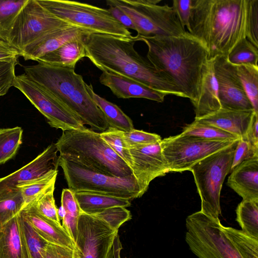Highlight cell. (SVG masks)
I'll use <instances>...</instances> for the list:
<instances>
[{
  "mask_svg": "<svg viewBox=\"0 0 258 258\" xmlns=\"http://www.w3.org/2000/svg\"><path fill=\"white\" fill-rule=\"evenodd\" d=\"M137 36L120 37L88 32L85 36L86 57L102 72L138 81L165 95L181 97L174 84L135 49Z\"/></svg>",
  "mask_w": 258,
  "mask_h": 258,
  "instance_id": "obj_3",
  "label": "cell"
},
{
  "mask_svg": "<svg viewBox=\"0 0 258 258\" xmlns=\"http://www.w3.org/2000/svg\"><path fill=\"white\" fill-rule=\"evenodd\" d=\"M95 216L106 222L112 229L117 231L122 224L132 219L131 212L126 208L120 206L106 209Z\"/></svg>",
  "mask_w": 258,
  "mask_h": 258,
  "instance_id": "obj_41",
  "label": "cell"
},
{
  "mask_svg": "<svg viewBox=\"0 0 258 258\" xmlns=\"http://www.w3.org/2000/svg\"><path fill=\"white\" fill-rule=\"evenodd\" d=\"M137 36L148 46L149 61L174 84L181 97L194 102L202 70L208 59L204 44L187 31L177 36Z\"/></svg>",
  "mask_w": 258,
  "mask_h": 258,
  "instance_id": "obj_2",
  "label": "cell"
},
{
  "mask_svg": "<svg viewBox=\"0 0 258 258\" xmlns=\"http://www.w3.org/2000/svg\"><path fill=\"white\" fill-rule=\"evenodd\" d=\"M123 132L109 127L100 134L103 140L131 168L132 157L129 150L124 145Z\"/></svg>",
  "mask_w": 258,
  "mask_h": 258,
  "instance_id": "obj_37",
  "label": "cell"
},
{
  "mask_svg": "<svg viewBox=\"0 0 258 258\" xmlns=\"http://www.w3.org/2000/svg\"><path fill=\"white\" fill-rule=\"evenodd\" d=\"M212 59L221 109L253 110L235 66L229 62L226 56H218Z\"/></svg>",
  "mask_w": 258,
  "mask_h": 258,
  "instance_id": "obj_15",
  "label": "cell"
},
{
  "mask_svg": "<svg viewBox=\"0 0 258 258\" xmlns=\"http://www.w3.org/2000/svg\"><path fill=\"white\" fill-rule=\"evenodd\" d=\"M234 65L248 64L258 67V48L246 38L239 40L226 56Z\"/></svg>",
  "mask_w": 258,
  "mask_h": 258,
  "instance_id": "obj_34",
  "label": "cell"
},
{
  "mask_svg": "<svg viewBox=\"0 0 258 258\" xmlns=\"http://www.w3.org/2000/svg\"><path fill=\"white\" fill-rule=\"evenodd\" d=\"M246 38L258 48V0H252Z\"/></svg>",
  "mask_w": 258,
  "mask_h": 258,
  "instance_id": "obj_46",
  "label": "cell"
},
{
  "mask_svg": "<svg viewBox=\"0 0 258 258\" xmlns=\"http://www.w3.org/2000/svg\"><path fill=\"white\" fill-rule=\"evenodd\" d=\"M243 139L258 148V114L254 113L248 131Z\"/></svg>",
  "mask_w": 258,
  "mask_h": 258,
  "instance_id": "obj_50",
  "label": "cell"
},
{
  "mask_svg": "<svg viewBox=\"0 0 258 258\" xmlns=\"http://www.w3.org/2000/svg\"><path fill=\"white\" fill-rule=\"evenodd\" d=\"M59 156L102 174L133 176L130 167L103 140L100 133L85 127L63 131L55 143Z\"/></svg>",
  "mask_w": 258,
  "mask_h": 258,
  "instance_id": "obj_5",
  "label": "cell"
},
{
  "mask_svg": "<svg viewBox=\"0 0 258 258\" xmlns=\"http://www.w3.org/2000/svg\"><path fill=\"white\" fill-rule=\"evenodd\" d=\"M192 104L195 108V118L202 117L221 108L213 59H208L203 67L198 96Z\"/></svg>",
  "mask_w": 258,
  "mask_h": 258,
  "instance_id": "obj_21",
  "label": "cell"
},
{
  "mask_svg": "<svg viewBox=\"0 0 258 258\" xmlns=\"http://www.w3.org/2000/svg\"><path fill=\"white\" fill-rule=\"evenodd\" d=\"M122 249V245L117 233L114 237L107 258H120V251Z\"/></svg>",
  "mask_w": 258,
  "mask_h": 258,
  "instance_id": "obj_51",
  "label": "cell"
},
{
  "mask_svg": "<svg viewBox=\"0 0 258 258\" xmlns=\"http://www.w3.org/2000/svg\"><path fill=\"white\" fill-rule=\"evenodd\" d=\"M256 157H258V148L246 140L240 139L235 150L230 172L243 161Z\"/></svg>",
  "mask_w": 258,
  "mask_h": 258,
  "instance_id": "obj_42",
  "label": "cell"
},
{
  "mask_svg": "<svg viewBox=\"0 0 258 258\" xmlns=\"http://www.w3.org/2000/svg\"><path fill=\"white\" fill-rule=\"evenodd\" d=\"M99 80L119 98H145L163 102L166 96L138 81L114 73L104 72Z\"/></svg>",
  "mask_w": 258,
  "mask_h": 258,
  "instance_id": "obj_19",
  "label": "cell"
},
{
  "mask_svg": "<svg viewBox=\"0 0 258 258\" xmlns=\"http://www.w3.org/2000/svg\"><path fill=\"white\" fill-rule=\"evenodd\" d=\"M13 86L19 90L45 117L51 127L62 132L86 127L78 116L25 73L16 76Z\"/></svg>",
  "mask_w": 258,
  "mask_h": 258,
  "instance_id": "obj_13",
  "label": "cell"
},
{
  "mask_svg": "<svg viewBox=\"0 0 258 258\" xmlns=\"http://www.w3.org/2000/svg\"><path fill=\"white\" fill-rule=\"evenodd\" d=\"M252 0H191V35L206 46L208 59L227 56L246 38Z\"/></svg>",
  "mask_w": 258,
  "mask_h": 258,
  "instance_id": "obj_1",
  "label": "cell"
},
{
  "mask_svg": "<svg viewBox=\"0 0 258 258\" xmlns=\"http://www.w3.org/2000/svg\"><path fill=\"white\" fill-rule=\"evenodd\" d=\"M46 258H74V249L48 243L45 248Z\"/></svg>",
  "mask_w": 258,
  "mask_h": 258,
  "instance_id": "obj_47",
  "label": "cell"
},
{
  "mask_svg": "<svg viewBox=\"0 0 258 258\" xmlns=\"http://www.w3.org/2000/svg\"><path fill=\"white\" fill-rule=\"evenodd\" d=\"M21 127L0 129V165L14 158L22 144Z\"/></svg>",
  "mask_w": 258,
  "mask_h": 258,
  "instance_id": "obj_33",
  "label": "cell"
},
{
  "mask_svg": "<svg viewBox=\"0 0 258 258\" xmlns=\"http://www.w3.org/2000/svg\"><path fill=\"white\" fill-rule=\"evenodd\" d=\"M109 7L108 10L118 22L126 29H130L135 31V27L128 16L118 7L109 4H106Z\"/></svg>",
  "mask_w": 258,
  "mask_h": 258,
  "instance_id": "obj_48",
  "label": "cell"
},
{
  "mask_svg": "<svg viewBox=\"0 0 258 258\" xmlns=\"http://www.w3.org/2000/svg\"><path fill=\"white\" fill-rule=\"evenodd\" d=\"M61 206L64 214L78 218L82 212L75 198L74 192L69 188H64L61 196Z\"/></svg>",
  "mask_w": 258,
  "mask_h": 258,
  "instance_id": "obj_44",
  "label": "cell"
},
{
  "mask_svg": "<svg viewBox=\"0 0 258 258\" xmlns=\"http://www.w3.org/2000/svg\"><path fill=\"white\" fill-rule=\"evenodd\" d=\"M90 31L81 27L69 25L50 31L27 45L21 56L25 60L37 61L74 38L86 35Z\"/></svg>",
  "mask_w": 258,
  "mask_h": 258,
  "instance_id": "obj_18",
  "label": "cell"
},
{
  "mask_svg": "<svg viewBox=\"0 0 258 258\" xmlns=\"http://www.w3.org/2000/svg\"><path fill=\"white\" fill-rule=\"evenodd\" d=\"M23 218L42 238L48 243L75 249V242L60 223L41 215L32 204L21 211Z\"/></svg>",
  "mask_w": 258,
  "mask_h": 258,
  "instance_id": "obj_20",
  "label": "cell"
},
{
  "mask_svg": "<svg viewBox=\"0 0 258 258\" xmlns=\"http://www.w3.org/2000/svg\"><path fill=\"white\" fill-rule=\"evenodd\" d=\"M181 133L184 135L198 137L209 140L236 141L238 137L216 127L194 121L186 125Z\"/></svg>",
  "mask_w": 258,
  "mask_h": 258,
  "instance_id": "obj_35",
  "label": "cell"
},
{
  "mask_svg": "<svg viewBox=\"0 0 258 258\" xmlns=\"http://www.w3.org/2000/svg\"><path fill=\"white\" fill-rule=\"evenodd\" d=\"M82 213L91 215L98 214L106 209L116 206L127 208L131 200L90 191L74 192Z\"/></svg>",
  "mask_w": 258,
  "mask_h": 258,
  "instance_id": "obj_26",
  "label": "cell"
},
{
  "mask_svg": "<svg viewBox=\"0 0 258 258\" xmlns=\"http://www.w3.org/2000/svg\"><path fill=\"white\" fill-rule=\"evenodd\" d=\"M235 66L253 110L258 114V67L248 64Z\"/></svg>",
  "mask_w": 258,
  "mask_h": 258,
  "instance_id": "obj_32",
  "label": "cell"
},
{
  "mask_svg": "<svg viewBox=\"0 0 258 258\" xmlns=\"http://www.w3.org/2000/svg\"><path fill=\"white\" fill-rule=\"evenodd\" d=\"M24 69L29 79L53 95L84 125L100 133L109 127L103 113L89 94L83 77L77 74L75 69L38 62L37 64L25 66Z\"/></svg>",
  "mask_w": 258,
  "mask_h": 258,
  "instance_id": "obj_4",
  "label": "cell"
},
{
  "mask_svg": "<svg viewBox=\"0 0 258 258\" xmlns=\"http://www.w3.org/2000/svg\"><path fill=\"white\" fill-rule=\"evenodd\" d=\"M91 98L103 113L109 127L124 132L134 129L132 120L116 104L97 94L91 84L86 85Z\"/></svg>",
  "mask_w": 258,
  "mask_h": 258,
  "instance_id": "obj_27",
  "label": "cell"
},
{
  "mask_svg": "<svg viewBox=\"0 0 258 258\" xmlns=\"http://www.w3.org/2000/svg\"><path fill=\"white\" fill-rule=\"evenodd\" d=\"M57 165L61 168L68 188L73 192L90 191L131 201L144 195L134 175L125 177L107 175L60 156L57 157Z\"/></svg>",
  "mask_w": 258,
  "mask_h": 258,
  "instance_id": "obj_9",
  "label": "cell"
},
{
  "mask_svg": "<svg viewBox=\"0 0 258 258\" xmlns=\"http://www.w3.org/2000/svg\"><path fill=\"white\" fill-rule=\"evenodd\" d=\"M219 219L201 211L187 217L185 240L198 258H242L222 229Z\"/></svg>",
  "mask_w": 258,
  "mask_h": 258,
  "instance_id": "obj_10",
  "label": "cell"
},
{
  "mask_svg": "<svg viewBox=\"0 0 258 258\" xmlns=\"http://www.w3.org/2000/svg\"><path fill=\"white\" fill-rule=\"evenodd\" d=\"M222 229L242 258H258V239L242 230L222 225Z\"/></svg>",
  "mask_w": 258,
  "mask_h": 258,
  "instance_id": "obj_30",
  "label": "cell"
},
{
  "mask_svg": "<svg viewBox=\"0 0 258 258\" xmlns=\"http://www.w3.org/2000/svg\"><path fill=\"white\" fill-rule=\"evenodd\" d=\"M57 152L55 143H52L28 164L0 178V191L17 188L20 184L38 178L52 169H57Z\"/></svg>",
  "mask_w": 258,
  "mask_h": 258,
  "instance_id": "obj_17",
  "label": "cell"
},
{
  "mask_svg": "<svg viewBox=\"0 0 258 258\" xmlns=\"http://www.w3.org/2000/svg\"><path fill=\"white\" fill-rule=\"evenodd\" d=\"M161 0H107L132 20L140 37L177 36L186 31L172 6L159 5Z\"/></svg>",
  "mask_w": 258,
  "mask_h": 258,
  "instance_id": "obj_6",
  "label": "cell"
},
{
  "mask_svg": "<svg viewBox=\"0 0 258 258\" xmlns=\"http://www.w3.org/2000/svg\"><path fill=\"white\" fill-rule=\"evenodd\" d=\"M160 142L128 149L132 157L133 175L144 194L153 179L169 172Z\"/></svg>",
  "mask_w": 258,
  "mask_h": 258,
  "instance_id": "obj_16",
  "label": "cell"
},
{
  "mask_svg": "<svg viewBox=\"0 0 258 258\" xmlns=\"http://www.w3.org/2000/svg\"><path fill=\"white\" fill-rule=\"evenodd\" d=\"M0 258H29L20 213L0 226Z\"/></svg>",
  "mask_w": 258,
  "mask_h": 258,
  "instance_id": "obj_24",
  "label": "cell"
},
{
  "mask_svg": "<svg viewBox=\"0 0 258 258\" xmlns=\"http://www.w3.org/2000/svg\"><path fill=\"white\" fill-rule=\"evenodd\" d=\"M238 140L199 161L189 170L201 198L200 211L215 219L221 214V191L226 176L230 172Z\"/></svg>",
  "mask_w": 258,
  "mask_h": 258,
  "instance_id": "obj_7",
  "label": "cell"
},
{
  "mask_svg": "<svg viewBox=\"0 0 258 258\" xmlns=\"http://www.w3.org/2000/svg\"><path fill=\"white\" fill-rule=\"evenodd\" d=\"M54 188L55 186H52L30 204H32L42 216L60 223L53 196Z\"/></svg>",
  "mask_w": 258,
  "mask_h": 258,
  "instance_id": "obj_39",
  "label": "cell"
},
{
  "mask_svg": "<svg viewBox=\"0 0 258 258\" xmlns=\"http://www.w3.org/2000/svg\"><path fill=\"white\" fill-rule=\"evenodd\" d=\"M254 113L253 110L220 109L202 117L195 118V121L216 127L240 139L246 135Z\"/></svg>",
  "mask_w": 258,
  "mask_h": 258,
  "instance_id": "obj_22",
  "label": "cell"
},
{
  "mask_svg": "<svg viewBox=\"0 0 258 258\" xmlns=\"http://www.w3.org/2000/svg\"><path fill=\"white\" fill-rule=\"evenodd\" d=\"M49 13L70 25L91 32L132 38V33L108 9L67 0H37Z\"/></svg>",
  "mask_w": 258,
  "mask_h": 258,
  "instance_id": "obj_8",
  "label": "cell"
},
{
  "mask_svg": "<svg viewBox=\"0 0 258 258\" xmlns=\"http://www.w3.org/2000/svg\"><path fill=\"white\" fill-rule=\"evenodd\" d=\"M71 25L56 18L37 0H28L16 16L6 41L20 52L46 33Z\"/></svg>",
  "mask_w": 258,
  "mask_h": 258,
  "instance_id": "obj_12",
  "label": "cell"
},
{
  "mask_svg": "<svg viewBox=\"0 0 258 258\" xmlns=\"http://www.w3.org/2000/svg\"><path fill=\"white\" fill-rule=\"evenodd\" d=\"M28 0H0V39L6 41L19 11Z\"/></svg>",
  "mask_w": 258,
  "mask_h": 258,
  "instance_id": "obj_36",
  "label": "cell"
},
{
  "mask_svg": "<svg viewBox=\"0 0 258 258\" xmlns=\"http://www.w3.org/2000/svg\"><path fill=\"white\" fill-rule=\"evenodd\" d=\"M85 35L70 40L39 58L37 61L55 67L75 69L77 62L86 57Z\"/></svg>",
  "mask_w": 258,
  "mask_h": 258,
  "instance_id": "obj_25",
  "label": "cell"
},
{
  "mask_svg": "<svg viewBox=\"0 0 258 258\" xmlns=\"http://www.w3.org/2000/svg\"><path fill=\"white\" fill-rule=\"evenodd\" d=\"M17 63L18 59L10 61H0V96L6 94L13 86Z\"/></svg>",
  "mask_w": 258,
  "mask_h": 258,
  "instance_id": "obj_43",
  "label": "cell"
},
{
  "mask_svg": "<svg viewBox=\"0 0 258 258\" xmlns=\"http://www.w3.org/2000/svg\"><path fill=\"white\" fill-rule=\"evenodd\" d=\"M24 205L19 188L0 191V226L20 213Z\"/></svg>",
  "mask_w": 258,
  "mask_h": 258,
  "instance_id": "obj_31",
  "label": "cell"
},
{
  "mask_svg": "<svg viewBox=\"0 0 258 258\" xmlns=\"http://www.w3.org/2000/svg\"><path fill=\"white\" fill-rule=\"evenodd\" d=\"M118 232L97 216L82 213L78 221L74 258H107Z\"/></svg>",
  "mask_w": 258,
  "mask_h": 258,
  "instance_id": "obj_14",
  "label": "cell"
},
{
  "mask_svg": "<svg viewBox=\"0 0 258 258\" xmlns=\"http://www.w3.org/2000/svg\"><path fill=\"white\" fill-rule=\"evenodd\" d=\"M123 140L126 148L130 149L160 142L161 138L156 134L134 128L130 131L123 132Z\"/></svg>",
  "mask_w": 258,
  "mask_h": 258,
  "instance_id": "obj_40",
  "label": "cell"
},
{
  "mask_svg": "<svg viewBox=\"0 0 258 258\" xmlns=\"http://www.w3.org/2000/svg\"><path fill=\"white\" fill-rule=\"evenodd\" d=\"M227 185L243 200L258 201V157L236 166L228 177Z\"/></svg>",
  "mask_w": 258,
  "mask_h": 258,
  "instance_id": "obj_23",
  "label": "cell"
},
{
  "mask_svg": "<svg viewBox=\"0 0 258 258\" xmlns=\"http://www.w3.org/2000/svg\"><path fill=\"white\" fill-rule=\"evenodd\" d=\"M235 141L209 140L180 134L161 140L160 145L169 172H181Z\"/></svg>",
  "mask_w": 258,
  "mask_h": 258,
  "instance_id": "obj_11",
  "label": "cell"
},
{
  "mask_svg": "<svg viewBox=\"0 0 258 258\" xmlns=\"http://www.w3.org/2000/svg\"><path fill=\"white\" fill-rule=\"evenodd\" d=\"M236 214L241 230L258 239V201L242 200L236 208Z\"/></svg>",
  "mask_w": 258,
  "mask_h": 258,
  "instance_id": "obj_29",
  "label": "cell"
},
{
  "mask_svg": "<svg viewBox=\"0 0 258 258\" xmlns=\"http://www.w3.org/2000/svg\"><path fill=\"white\" fill-rule=\"evenodd\" d=\"M21 221L29 258H46L45 248L48 242L37 234L22 215Z\"/></svg>",
  "mask_w": 258,
  "mask_h": 258,
  "instance_id": "obj_38",
  "label": "cell"
},
{
  "mask_svg": "<svg viewBox=\"0 0 258 258\" xmlns=\"http://www.w3.org/2000/svg\"><path fill=\"white\" fill-rule=\"evenodd\" d=\"M20 56L18 50L11 46L7 41L0 39V61H10Z\"/></svg>",
  "mask_w": 258,
  "mask_h": 258,
  "instance_id": "obj_49",
  "label": "cell"
},
{
  "mask_svg": "<svg viewBox=\"0 0 258 258\" xmlns=\"http://www.w3.org/2000/svg\"><path fill=\"white\" fill-rule=\"evenodd\" d=\"M191 0H173L172 6L179 21L184 28L189 29V19L191 14Z\"/></svg>",
  "mask_w": 258,
  "mask_h": 258,
  "instance_id": "obj_45",
  "label": "cell"
},
{
  "mask_svg": "<svg viewBox=\"0 0 258 258\" xmlns=\"http://www.w3.org/2000/svg\"><path fill=\"white\" fill-rule=\"evenodd\" d=\"M57 173V169H52L38 178L17 186L20 190L24 200L23 208L32 203L50 187L55 186Z\"/></svg>",
  "mask_w": 258,
  "mask_h": 258,
  "instance_id": "obj_28",
  "label": "cell"
}]
</instances>
